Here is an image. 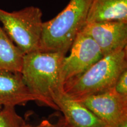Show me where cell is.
<instances>
[{"label":"cell","instance_id":"1","mask_svg":"<svg viewBox=\"0 0 127 127\" xmlns=\"http://www.w3.org/2000/svg\"><path fill=\"white\" fill-rule=\"evenodd\" d=\"M65 55L60 52L38 51L24 55L21 73L23 79L38 102L58 109L54 102L63 93L60 73Z\"/></svg>","mask_w":127,"mask_h":127},{"label":"cell","instance_id":"12","mask_svg":"<svg viewBox=\"0 0 127 127\" xmlns=\"http://www.w3.org/2000/svg\"><path fill=\"white\" fill-rule=\"evenodd\" d=\"M28 125L15 107H2L0 111V127H27Z\"/></svg>","mask_w":127,"mask_h":127},{"label":"cell","instance_id":"5","mask_svg":"<svg viewBox=\"0 0 127 127\" xmlns=\"http://www.w3.org/2000/svg\"><path fill=\"white\" fill-rule=\"evenodd\" d=\"M103 55L95 41L81 31L71 47L70 54L64 58L60 78L62 86L70 79L85 72Z\"/></svg>","mask_w":127,"mask_h":127},{"label":"cell","instance_id":"7","mask_svg":"<svg viewBox=\"0 0 127 127\" xmlns=\"http://www.w3.org/2000/svg\"><path fill=\"white\" fill-rule=\"evenodd\" d=\"M81 31L95 41L103 56L127 48V23H87Z\"/></svg>","mask_w":127,"mask_h":127},{"label":"cell","instance_id":"3","mask_svg":"<svg viewBox=\"0 0 127 127\" xmlns=\"http://www.w3.org/2000/svg\"><path fill=\"white\" fill-rule=\"evenodd\" d=\"M92 0H70L54 18L43 23L41 51L60 52L65 55L77 35L87 24Z\"/></svg>","mask_w":127,"mask_h":127},{"label":"cell","instance_id":"10","mask_svg":"<svg viewBox=\"0 0 127 127\" xmlns=\"http://www.w3.org/2000/svg\"><path fill=\"white\" fill-rule=\"evenodd\" d=\"M127 23V0H92L87 23Z\"/></svg>","mask_w":127,"mask_h":127},{"label":"cell","instance_id":"9","mask_svg":"<svg viewBox=\"0 0 127 127\" xmlns=\"http://www.w3.org/2000/svg\"><path fill=\"white\" fill-rule=\"evenodd\" d=\"M58 110L64 115L66 125L71 127H101L105 125L81 102L60 93L54 99Z\"/></svg>","mask_w":127,"mask_h":127},{"label":"cell","instance_id":"18","mask_svg":"<svg viewBox=\"0 0 127 127\" xmlns=\"http://www.w3.org/2000/svg\"><path fill=\"white\" fill-rule=\"evenodd\" d=\"M2 108V106L1 105H0V111H1V109Z\"/></svg>","mask_w":127,"mask_h":127},{"label":"cell","instance_id":"15","mask_svg":"<svg viewBox=\"0 0 127 127\" xmlns=\"http://www.w3.org/2000/svg\"><path fill=\"white\" fill-rule=\"evenodd\" d=\"M47 127H71L68 126V125H64V126H58V125H54V124H52L50 122H49L48 121H47Z\"/></svg>","mask_w":127,"mask_h":127},{"label":"cell","instance_id":"14","mask_svg":"<svg viewBox=\"0 0 127 127\" xmlns=\"http://www.w3.org/2000/svg\"><path fill=\"white\" fill-rule=\"evenodd\" d=\"M47 120H44L43 121H42L41 123L39 124V125H36V126L33 127V126H31V125H28L27 127H47Z\"/></svg>","mask_w":127,"mask_h":127},{"label":"cell","instance_id":"11","mask_svg":"<svg viewBox=\"0 0 127 127\" xmlns=\"http://www.w3.org/2000/svg\"><path fill=\"white\" fill-rule=\"evenodd\" d=\"M24 55L8 37L0 24V70L21 72Z\"/></svg>","mask_w":127,"mask_h":127},{"label":"cell","instance_id":"13","mask_svg":"<svg viewBox=\"0 0 127 127\" xmlns=\"http://www.w3.org/2000/svg\"><path fill=\"white\" fill-rule=\"evenodd\" d=\"M114 90L119 94L127 96V69L119 76L114 87Z\"/></svg>","mask_w":127,"mask_h":127},{"label":"cell","instance_id":"16","mask_svg":"<svg viewBox=\"0 0 127 127\" xmlns=\"http://www.w3.org/2000/svg\"><path fill=\"white\" fill-rule=\"evenodd\" d=\"M127 127V123H125V124H123L119 125V126H117V127Z\"/></svg>","mask_w":127,"mask_h":127},{"label":"cell","instance_id":"8","mask_svg":"<svg viewBox=\"0 0 127 127\" xmlns=\"http://www.w3.org/2000/svg\"><path fill=\"white\" fill-rule=\"evenodd\" d=\"M33 101L37 99L26 85L21 72L0 70V105L15 107Z\"/></svg>","mask_w":127,"mask_h":127},{"label":"cell","instance_id":"17","mask_svg":"<svg viewBox=\"0 0 127 127\" xmlns=\"http://www.w3.org/2000/svg\"><path fill=\"white\" fill-rule=\"evenodd\" d=\"M101 127H109V126H108V125H104V126Z\"/></svg>","mask_w":127,"mask_h":127},{"label":"cell","instance_id":"6","mask_svg":"<svg viewBox=\"0 0 127 127\" xmlns=\"http://www.w3.org/2000/svg\"><path fill=\"white\" fill-rule=\"evenodd\" d=\"M79 102L108 126L115 127L127 123V96L119 94L114 88Z\"/></svg>","mask_w":127,"mask_h":127},{"label":"cell","instance_id":"2","mask_svg":"<svg viewBox=\"0 0 127 127\" xmlns=\"http://www.w3.org/2000/svg\"><path fill=\"white\" fill-rule=\"evenodd\" d=\"M127 69V48L103 56L89 69L64 84L63 93L80 101L114 88L119 76Z\"/></svg>","mask_w":127,"mask_h":127},{"label":"cell","instance_id":"4","mask_svg":"<svg viewBox=\"0 0 127 127\" xmlns=\"http://www.w3.org/2000/svg\"><path fill=\"white\" fill-rule=\"evenodd\" d=\"M42 13L34 6L13 12L0 8V24L24 55L41 51Z\"/></svg>","mask_w":127,"mask_h":127}]
</instances>
